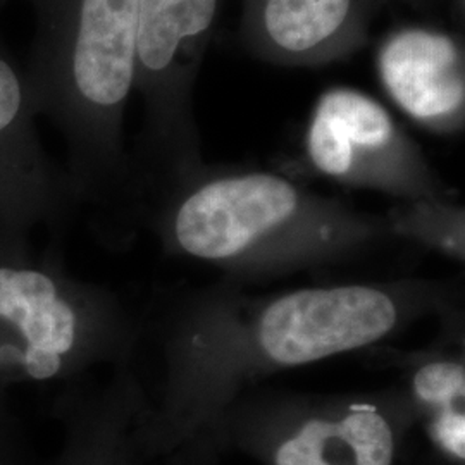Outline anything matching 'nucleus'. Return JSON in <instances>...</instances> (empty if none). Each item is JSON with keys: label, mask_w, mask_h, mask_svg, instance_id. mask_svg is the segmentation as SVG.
I'll list each match as a JSON object with an SVG mask.
<instances>
[{"label": "nucleus", "mask_w": 465, "mask_h": 465, "mask_svg": "<svg viewBox=\"0 0 465 465\" xmlns=\"http://www.w3.org/2000/svg\"><path fill=\"white\" fill-rule=\"evenodd\" d=\"M376 71L391 102L417 126L457 136L465 126L464 42L436 26L407 25L386 35Z\"/></svg>", "instance_id": "obj_10"}, {"label": "nucleus", "mask_w": 465, "mask_h": 465, "mask_svg": "<svg viewBox=\"0 0 465 465\" xmlns=\"http://www.w3.org/2000/svg\"><path fill=\"white\" fill-rule=\"evenodd\" d=\"M351 190L395 200L453 195L416 140L381 102L351 86L322 92L309 116L293 167Z\"/></svg>", "instance_id": "obj_7"}, {"label": "nucleus", "mask_w": 465, "mask_h": 465, "mask_svg": "<svg viewBox=\"0 0 465 465\" xmlns=\"http://www.w3.org/2000/svg\"><path fill=\"white\" fill-rule=\"evenodd\" d=\"M447 4H449L450 13H451L455 25L464 26L465 0H447Z\"/></svg>", "instance_id": "obj_17"}, {"label": "nucleus", "mask_w": 465, "mask_h": 465, "mask_svg": "<svg viewBox=\"0 0 465 465\" xmlns=\"http://www.w3.org/2000/svg\"><path fill=\"white\" fill-rule=\"evenodd\" d=\"M145 391L134 362L104 381L67 382L52 403L61 447L49 465H147L142 443Z\"/></svg>", "instance_id": "obj_11"}, {"label": "nucleus", "mask_w": 465, "mask_h": 465, "mask_svg": "<svg viewBox=\"0 0 465 465\" xmlns=\"http://www.w3.org/2000/svg\"><path fill=\"white\" fill-rule=\"evenodd\" d=\"M16 384H42L32 357L0 328V386L9 390Z\"/></svg>", "instance_id": "obj_14"}, {"label": "nucleus", "mask_w": 465, "mask_h": 465, "mask_svg": "<svg viewBox=\"0 0 465 465\" xmlns=\"http://www.w3.org/2000/svg\"><path fill=\"white\" fill-rule=\"evenodd\" d=\"M228 0H136V84L142 130L130 150L132 186L203 163L195 84Z\"/></svg>", "instance_id": "obj_6"}, {"label": "nucleus", "mask_w": 465, "mask_h": 465, "mask_svg": "<svg viewBox=\"0 0 465 465\" xmlns=\"http://www.w3.org/2000/svg\"><path fill=\"white\" fill-rule=\"evenodd\" d=\"M249 286L219 280L169 290L140 311L136 355L147 353L153 362L152 376L138 374L149 464L195 438L271 376L374 350L419 321L464 311L457 280L403 276L271 293Z\"/></svg>", "instance_id": "obj_1"}, {"label": "nucleus", "mask_w": 465, "mask_h": 465, "mask_svg": "<svg viewBox=\"0 0 465 465\" xmlns=\"http://www.w3.org/2000/svg\"><path fill=\"white\" fill-rule=\"evenodd\" d=\"M35 35L25 69L36 116L66 145L67 180L116 245L130 182L124 117L136 84V0H28Z\"/></svg>", "instance_id": "obj_3"}, {"label": "nucleus", "mask_w": 465, "mask_h": 465, "mask_svg": "<svg viewBox=\"0 0 465 465\" xmlns=\"http://www.w3.org/2000/svg\"><path fill=\"white\" fill-rule=\"evenodd\" d=\"M424 465H449V464H441V462H424Z\"/></svg>", "instance_id": "obj_18"}, {"label": "nucleus", "mask_w": 465, "mask_h": 465, "mask_svg": "<svg viewBox=\"0 0 465 465\" xmlns=\"http://www.w3.org/2000/svg\"><path fill=\"white\" fill-rule=\"evenodd\" d=\"M140 232L166 257L214 267L223 280L243 284L361 264L397 243L382 214L282 171L205 161L132 193L124 243Z\"/></svg>", "instance_id": "obj_2"}, {"label": "nucleus", "mask_w": 465, "mask_h": 465, "mask_svg": "<svg viewBox=\"0 0 465 465\" xmlns=\"http://www.w3.org/2000/svg\"><path fill=\"white\" fill-rule=\"evenodd\" d=\"M378 0H243L240 42L253 59L321 67L362 49Z\"/></svg>", "instance_id": "obj_9"}, {"label": "nucleus", "mask_w": 465, "mask_h": 465, "mask_svg": "<svg viewBox=\"0 0 465 465\" xmlns=\"http://www.w3.org/2000/svg\"><path fill=\"white\" fill-rule=\"evenodd\" d=\"M417 417L399 382L353 393L250 390L207 432L262 465H407Z\"/></svg>", "instance_id": "obj_4"}, {"label": "nucleus", "mask_w": 465, "mask_h": 465, "mask_svg": "<svg viewBox=\"0 0 465 465\" xmlns=\"http://www.w3.org/2000/svg\"><path fill=\"white\" fill-rule=\"evenodd\" d=\"M221 455L223 451L216 441L207 432H199L161 460L163 465H219Z\"/></svg>", "instance_id": "obj_15"}, {"label": "nucleus", "mask_w": 465, "mask_h": 465, "mask_svg": "<svg viewBox=\"0 0 465 465\" xmlns=\"http://www.w3.org/2000/svg\"><path fill=\"white\" fill-rule=\"evenodd\" d=\"M0 328L32 357L42 384H67L134 362L140 311L71 274L59 245L44 255L0 249Z\"/></svg>", "instance_id": "obj_5"}, {"label": "nucleus", "mask_w": 465, "mask_h": 465, "mask_svg": "<svg viewBox=\"0 0 465 465\" xmlns=\"http://www.w3.org/2000/svg\"><path fill=\"white\" fill-rule=\"evenodd\" d=\"M0 465H32L25 431L15 414L9 390L0 386Z\"/></svg>", "instance_id": "obj_13"}, {"label": "nucleus", "mask_w": 465, "mask_h": 465, "mask_svg": "<svg viewBox=\"0 0 465 465\" xmlns=\"http://www.w3.org/2000/svg\"><path fill=\"white\" fill-rule=\"evenodd\" d=\"M25 69L0 35V249L34 250V234L47 230L59 245L82 211L64 167L54 164L35 126Z\"/></svg>", "instance_id": "obj_8"}, {"label": "nucleus", "mask_w": 465, "mask_h": 465, "mask_svg": "<svg viewBox=\"0 0 465 465\" xmlns=\"http://www.w3.org/2000/svg\"><path fill=\"white\" fill-rule=\"evenodd\" d=\"M380 4H386V2H400V4H405L412 9L417 11H432L441 0H378Z\"/></svg>", "instance_id": "obj_16"}, {"label": "nucleus", "mask_w": 465, "mask_h": 465, "mask_svg": "<svg viewBox=\"0 0 465 465\" xmlns=\"http://www.w3.org/2000/svg\"><path fill=\"white\" fill-rule=\"evenodd\" d=\"M382 217L397 243L428 250L464 266L465 207L455 195L397 200Z\"/></svg>", "instance_id": "obj_12"}]
</instances>
